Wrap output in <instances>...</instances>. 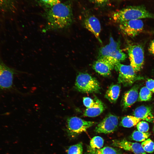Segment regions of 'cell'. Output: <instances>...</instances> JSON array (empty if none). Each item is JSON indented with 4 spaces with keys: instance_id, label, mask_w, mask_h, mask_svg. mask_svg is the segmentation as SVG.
Listing matches in <instances>:
<instances>
[{
    "instance_id": "cell-1",
    "label": "cell",
    "mask_w": 154,
    "mask_h": 154,
    "mask_svg": "<svg viewBox=\"0 0 154 154\" xmlns=\"http://www.w3.org/2000/svg\"><path fill=\"white\" fill-rule=\"evenodd\" d=\"M46 21L42 32L61 31L70 26L73 16L71 4L69 2L60 3L46 9L42 15Z\"/></svg>"
},
{
    "instance_id": "cell-2",
    "label": "cell",
    "mask_w": 154,
    "mask_h": 154,
    "mask_svg": "<svg viewBox=\"0 0 154 154\" xmlns=\"http://www.w3.org/2000/svg\"><path fill=\"white\" fill-rule=\"evenodd\" d=\"M112 18L116 23H121L130 20L154 18V14L148 11L143 6H130L113 13Z\"/></svg>"
},
{
    "instance_id": "cell-3",
    "label": "cell",
    "mask_w": 154,
    "mask_h": 154,
    "mask_svg": "<svg viewBox=\"0 0 154 154\" xmlns=\"http://www.w3.org/2000/svg\"><path fill=\"white\" fill-rule=\"evenodd\" d=\"M74 88L79 92L86 93H98L100 89L96 78L84 73H79L77 75Z\"/></svg>"
},
{
    "instance_id": "cell-4",
    "label": "cell",
    "mask_w": 154,
    "mask_h": 154,
    "mask_svg": "<svg viewBox=\"0 0 154 154\" xmlns=\"http://www.w3.org/2000/svg\"><path fill=\"white\" fill-rule=\"evenodd\" d=\"M94 121H86L77 117H71L66 119V130L68 135L74 137L94 125Z\"/></svg>"
},
{
    "instance_id": "cell-5",
    "label": "cell",
    "mask_w": 154,
    "mask_h": 154,
    "mask_svg": "<svg viewBox=\"0 0 154 154\" xmlns=\"http://www.w3.org/2000/svg\"><path fill=\"white\" fill-rule=\"evenodd\" d=\"M114 69L119 73L118 83L124 86H130L141 78L136 74V72L131 65H127L118 63Z\"/></svg>"
},
{
    "instance_id": "cell-6",
    "label": "cell",
    "mask_w": 154,
    "mask_h": 154,
    "mask_svg": "<svg viewBox=\"0 0 154 154\" xmlns=\"http://www.w3.org/2000/svg\"><path fill=\"white\" fill-rule=\"evenodd\" d=\"M127 52L130 65L135 72L142 68L144 62L143 49L141 45L134 44L127 48Z\"/></svg>"
},
{
    "instance_id": "cell-7",
    "label": "cell",
    "mask_w": 154,
    "mask_h": 154,
    "mask_svg": "<svg viewBox=\"0 0 154 154\" xmlns=\"http://www.w3.org/2000/svg\"><path fill=\"white\" fill-rule=\"evenodd\" d=\"M119 24V28L122 32L132 37L141 32L144 27L143 21L140 19L130 20Z\"/></svg>"
},
{
    "instance_id": "cell-8",
    "label": "cell",
    "mask_w": 154,
    "mask_h": 154,
    "mask_svg": "<svg viewBox=\"0 0 154 154\" xmlns=\"http://www.w3.org/2000/svg\"><path fill=\"white\" fill-rule=\"evenodd\" d=\"M114 61L108 57L98 58L92 64V68L97 73L104 76L111 74L116 64Z\"/></svg>"
},
{
    "instance_id": "cell-9",
    "label": "cell",
    "mask_w": 154,
    "mask_h": 154,
    "mask_svg": "<svg viewBox=\"0 0 154 154\" xmlns=\"http://www.w3.org/2000/svg\"><path fill=\"white\" fill-rule=\"evenodd\" d=\"M15 72L14 70L8 67L0 59V91L12 87Z\"/></svg>"
},
{
    "instance_id": "cell-10",
    "label": "cell",
    "mask_w": 154,
    "mask_h": 154,
    "mask_svg": "<svg viewBox=\"0 0 154 154\" xmlns=\"http://www.w3.org/2000/svg\"><path fill=\"white\" fill-rule=\"evenodd\" d=\"M118 123L117 117L109 114L96 127L95 131L98 133H110L117 129Z\"/></svg>"
},
{
    "instance_id": "cell-11",
    "label": "cell",
    "mask_w": 154,
    "mask_h": 154,
    "mask_svg": "<svg viewBox=\"0 0 154 154\" xmlns=\"http://www.w3.org/2000/svg\"><path fill=\"white\" fill-rule=\"evenodd\" d=\"M112 145L114 147L133 152L135 154H147L141 144L132 142L125 139H115L112 141Z\"/></svg>"
},
{
    "instance_id": "cell-12",
    "label": "cell",
    "mask_w": 154,
    "mask_h": 154,
    "mask_svg": "<svg viewBox=\"0 0 154 154\" xmlns=\"http://www.w3.org/2000/svg\"><path fill=\"white\" fill-rule=\"evenodd\" d=\"M84 24L85 28L94 35L100 43H102L100 37L101 25L98 19L94 16L89 15L84 19Z\"/></svg>"
},
{
    "instance_id": "cell-13",
    "label": "cell",
    "mask_w": 154,
    "mask_h": 154,
    "mask_svg": "<svg viewBox=\"0 0 154 154\" xmlns=\"http://www.w3.org/2000/svg\"><path fill=\"white\" fill-rule=\"evenodd\" d=\"M138 89L135 86L124 94L121 102L123 109L129 107L136 101L138 96Z\"/></svg>"
},
{
    "instance_id": "cell-14",
    "label": "cell",
    "mask_w": 154,
    "mask_h": 154,
    "mask_svg": "<svg viewBox=\"0 0 154 154\" xmlns=\"http://www.w3.org/2000/svg\"><path fill=\"white\" fill-rule=\"evenodd\" d=\"M120 45L119 41H115L113 38L111 36L109 43L99 50L98 58L108 56L116 50L120 48Z\"/></svg>"
},
{
    "instance_id": "cell-15",
    "label": "cell",
    "mask_w": 154,
    "mask_h": 154,
    "mask_svg": "<svg viewBox=\"0 0 154 154\" xmlns=\"http://www.w3.org/2000/svg\"><path fill=\"white\" fill-rule=\"evenodd\" d=\"M95 103L92 107L87 108L84 112V115L88 117H95L100 115L105 109L103 103L101 100L95 97Z\"/></svg>"
},
{
    "instance_id": "cell-16",
    "label": "cell",
    "mask_w": 154,
    "mask_h": 154,
    "mask_svg": "<svg viewBox=\"0 0 154 154\" xmlns=\"http://www.w3.org/2000/svg\"><path fill=\"white\" fill-rule=\"evenodd\" d=\"M134 116L141 119L151 122L154 119V117L151 108L143 106L136 108L134 112Z\"/></svg>"
},
{
    "instance_id": "cell-17",
    "label": "cell",
    "mask_w": 154,
    "mask_h": 154,
    "mask_svg": "<svg viewBox=\"0 0 154 154\" xmlns=\"http://www.w3.org/2000/svg\"><path fill=\"white\" fill-rule=\"evenodd\" d=\"M121 87L118 84H112L107 90L105 97L110 102L115 103L116 102L120 92Z\"/></svg>"
},
{
    "instance_id": "cell-18",
    "label": "cell",
    "mask_w": 154,
    "mask_h": 154,
    "mask_svg": "<svg viewBox=\"0 0 154 154\" xmlns=\"http://www.w3.org/2000/svg\"><path fill=\"white\" fill-rule=\"evenodd\" d=\"M141 120L134 116H128L122 118L121 124L124 127H130L137 125Z\"/></svg>"
},
{
    "instance_id": "cell-19",
    "label": "cell",
    "mask_w": 154,
    "mask_h": 154,
    "mask_svg": "<svg viewBox=\"0 0 154 154\" xmlns=\"http://www.w3.org/2000/svg\"><path fill=\"white\" fill-rule=\"evenodd\" d=\"M107 57L111 59L117 63L124 60L127 58V56L119 48Z\"/></svg>"
},
{
    "instance_id": "cell-20",
    "label": "cell",
    "mask_w": 154,
    "mask_h": 154,
    "mask_svg": "<svg viewBox=\"0 0 154 154\" xmlns=\"http://www.w3.org/2000/svg\"><path fill=\"white\" fill-rule=\"evenodd\" d=\"M104 140L101 137L96 136L93 137L90 140V146L92 151L100 149L103 147Z\"/></svg>"
},
{
    "instance_id": "cell-21",
    "label": "cell",
    "mask_w": 154,
    "mask_h": 154,
    "mask_svg": "<svg viewBox=\"0 0 154 154\" xmlns=\"http://www.w3.org/2000/svg\"><path fill=\"white\" fill-rule=\"evenodd\" d=\"M92 152V154H122L119 150L109 146L105 147Z\"/></svg>"
},
{
    "instance_id": "cell-22",
    "label": "cell",
    "mask_w": 154,
    "mask_h": 154,
    "mask_svg": "<svg viewBox=\"0 0 154 154\" xmlns=\"http://www.w3.org/2000/svg\"><path fill=\"white\" fill-rule=\"evenodd\" d=\"M15 6V0H0V10L9 11H12Z\"/></svg>"
},
{
    "instance_id": "cell-23",
    "label": "cell",
    "mask_w": 154,
    "mask_h": 154,
    "mask_svg": "<svg viewBox=\"0 0 154 154\" xmlns=\"http://www.w3.org/2000/svg\"><path fill=\"white\" fill-rule=\"evenodd\" d=\"M152 92L146 86L142 88L140 91L139 100L141 101L149 100L152 98Z\"/></svg>"
},
{
    "instance_id": "cell-24",
    "label": "cell",
    "mask_w": 154,
    "mask_h": 154,
    "mask_svg": "<svg viewBox=\"0 0 154 154\" xmlns=\"http://www.w3.org/2000/svg\"><path fill=\"white\" fill-rule=\"evenodd\" d=\"M148 132H142L139 131H135L131 135L132 139L137 141H143L146 140L150 136Z\"/></svg>"
},
{
    "instance_id": "cell-25",
    "label": "cell",
    "mask_w": 154,
    "mask_h": 154,
    "mask_svg": "<svg viewBox=\"0 0 154 154\" xmlns=\"http://www.w3.org/2000/svg\"><path fill=\"white\" fill-rule=\"evenodd\" d=\"M67 154H82L83 147L81 142L70 146L67 150Z\"/></svg>"
},
{
    "instance_id": "cell-26",
    "label": "cell",
    "mask_w": 154,
    "mask_h": 154,
    "mask_svg": "<svg viewBox=\"0 0 154 154\" xmlns=\"http://www.w3.org/2000/svg\"><path fill=\"white\" fill-rule=\"evenodd\" d=\"M141 146L145 151L148 153H152L154 151V143L150 139H148L143 142Z\"/></svg>"
},
{
    "instance_id": "cell-27",
    "label": "cell",
    "mask_w": 154,
    "mask_h": 154,
    "mask_svg": "<svg viewBox=\"0 0 154 154\" xmlns=\"http://www.w3.org/2000/svg\"><path fill=\"white\" fill-rule=\"evenodd\" d=\"M61 0H38L39 4L46 9L50 8L61 3Z\"/></svg>"
},
{
    "instance_id": "cell-28",
    "label": "cell",
    "mask_w": 154,
    "mask_h": 154,
    "mask_svg": "<svg viewBox=\"0 0 154 154\" xmlns=\"http://www.w3.org/2000/svg\"><path fill=\"white\" fill-rule=\"evenodd\" d=\"M137 127L138 131L144 133L147 132L149 129V125L147 122L140 121L137 124Z\"/></svg>"
},
{
    "instance_id": "cell-29",
    "label": "cell",
    "mask_w": 154,
    "mask_h": 154,
    "mask_svg": "<svg viewBox=\"0 0 154 154\" xmlns=\"http://www.w3.org/2000/svg\"><path fill=\"white\" fill-rule=\"evenodd\" d=\"M83 103L84 105L87 108L92 107L95 103V100L89 97H84L83 98Z\"/></svg>"
},
{
    "instance_id": "cell-30",
    "label": "cell",
    "mask_w": 154,
    "mask_h": 154,
    "mask_svg": "<svg viewBox=\"0 0 154 154\" xmlns=\"http://www.w3.org/2000/svg\"><path fill=\"white\" fill-rule=\"evenodd\" d=\"M93 3L97 6L102 7L108 4L109 0H90Z\"/></svg>"
},
{
    "instance_id": "cell-31",
    "label": "cell",
    "mask_w": 154,
    "mask_h": 154,
    "mask_svg": "<svg viewBox=\"0 0 154 154\" xmlns=\"http://www.w3.org/2000/svg\"><path fill=\"white\" fill-rule=\"evenodd\" d=\"M146 86L152 92H154V80L149 79L146 82Z\"/></svg>"
},
{
    "instance_id": "cell-32",
    "label": "cell",
    "mask_w": 154,
    "mask_h": 154,
    "mask_svg": "<svg viewBox=\"0 0 154 154\" xmlns=\"http://www.w3.org/2000/svg\"><path fill=\"white\" fill-rule=\"evenodd\" d=\"M148 50L150 53L154 56V40L150 42Z\"/></svg>"
},
{
    "instance_id": "cell-33",
    "label": "cell",
    "mask_w": 154,
    "mask_h": 154,
    "mask_svg": "<svg viewBox=\"0 0 154 154\" xmlns=\"http://www.w3.org/2000/svg\"><path fill=\"white\" fill-rule=\"evenodd\" d=\"M152 33L153 34H154V31H153L152 32Z\"/></svg>"
},
{
    "instance_id": "cell-34",
    "label": "cell",
    "mask_w": 154,
    "mask_h": 154,
    "mask_svg": "<svg viewBox=\"0 0 154 154\" xmlns=\"http://www.w3.org/2000/svg\"></svg>"
}]
</instances>
